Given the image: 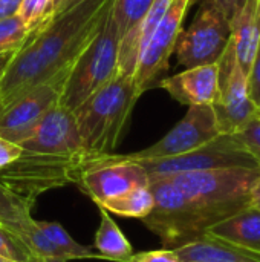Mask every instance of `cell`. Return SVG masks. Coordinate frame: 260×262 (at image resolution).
I'll list each match as a JSON object with an SVG mask.
<instances>
[{"mask_svg":"<svg viewBox=\"0 0 260 262\" xmlns=\"http://www.w3.org/2000/svg\"><path fill=\"white\" fill-rule=\"evenodd\" d=\"M28 35L29 31L18 15L0 20V54L17 51L25 43Z\"/></svg>","mask_w":260,"mask_h":262,"instance_id":"cell-26","label":"cell"},{"mask_svg":"<svg viewBox=\"0 0 260 262\" xmlns=\"http://www.w3.org/2000/svg\"><path fill=\"white\" fill-rule=\"evenodd\" d=\"M0 262H14V261H11V259H6V258L0 256Z\"/></svg>","mask_w":260,"mask_h":262,"instance_id":"cell-37","label":"cell"},{"mask_svg":"<svg viewBox=\"0 0 260 262\" xmlns=\"http://www.w3.org/2000/svg\"><path fill=\"white\" fill-rule=\"evenodd\" d=\"M205 233L260 253V210L247 207L211 226Z\"/></svg>","mask_w":260,"mask_h":262,"instance_id":"cell-18","label":"cell"},{"mask_svg":"<svg viewBox=\"0 0 260 262\" xmlns=\"http://www.w3.org/2000/svg\"><path fill=\"white\" fill-rule=\"evenodd\" d=\"M54 2L55 0H23L17 15L21 18L26 29L32 32L49 21L54 12Z\"/></svg>","mask_w":260,"mask_h":262,"instance_id":"cell-25","label":"cell"},{"mask_svg":"<svg viewBox=\"0 0 260 262\" xmlns=\"http://www.w3.org/2000/svg\"><path fill=\"white\" fill-rule=\"evenodd\" d=\"M32 262H67L63 258H41V256H35Z\"/></svg>","mask_w":260,"mask_h":262,"instance_id":"cell-35","label":"cell"},{"mask_svg":"<svg viewBox=\"0 0 260 262\" xmlns=\"http://www.w3.org/2000/svg\"><path fill=\"white\" fill-rule=\"evenodd\" d=\"M139 97L133 75L116 74L72 111L83 147L90 157L113 154Z\"/></svg>","mask_w":260,"mask_h":262,"instance_id":"cell-2","label":"cell"},{"mask_svg":"<svg viewBox=\"0 0 260 262\" xmlns=\"http://www.w3.org/2000/svg\"><path fill=\"white\" fill-rule=\"evenodd\" d=\"M0 256L14 262H32L37 256L21 241V238L0 221Z\"/></svg>","mask_w":260,"mask_h":262,"instance_id":"cell-24","label":"cell"},{"mask_svg":"<svg viewBox=\"0 0 260 262\" xmlns=\"http://www.w3.org/2000/svg\"><path fill=\"white\" fill-rule=\"evenodd\" d=\"M152 3L153 0H112L110 14L121 40L139 26Z\"/></svg>","mask_w":260,"mask_h":262,"instance_id":"cell-22","label":"cell"},{"mask_svg":"<svg viewBox=\"0 0 260 262\" xmlns=\"http://www.w3.org/2000/svg\"><path fill=\"white\" fill-rule=\"evenodd\" d=\"M219 100L213 104L221 135H234L256 115L259 107L248 95L247 74L241 68L233 38L219 60Z\"/></svg>","mask_w":260,"mask_h":262,"instance_id":"cell-9","label":"cell"},{"mask_svg":"<svg viewBox=\"0 0 260 262\" xmlns=\"http://www.w3.org/2000/svg\"><path fill=\"white\" fill-rule=\"evenodd\" d=\"M149 187L155 204L141 221L161 239L164 249L173 250L205 235L207 224L192 201L169 177L149 178Z\"/></svg>","mask_w":260,"mask_h":262,"instance_id":"cell-6","label":"cell"},{"mask_svg":"<svg viewBox=\"0 0 260 262\" xmlns=\"http://www.w3.org/2000/svg\"><path fill=\"white\" fill-rule=\"evenodd\" d=\"M18 146L29 152L87 154L83 147L74 112L60 104L48 111L34 132Z\"/></svg>","mask_w":260,"mask_h":262,"instance_id":"cell-14","label":"cell"},{"mask_svg":"<svg viewBox=\"0 0 260 262\" xmlns=\"http://www.w3.org/2000/svg\"><path fill=\"white\" fill-rule=\"evenodd\" d=\"M196 0H172L155 28L144 52L139 57L133 78L139 94L146 92L155 83L161 74L169 69V61L175 52L176 41L184 29V20Z\"/></svg>","mask_w":260,"mask_h":262,"instance_id":"cell-10","label":"cell"},{"mask_svg":"<svg viewBox=\"0 0 260 262\" xmlns=\"http://www.w3.org/2000/svg\"><path fill=\"white\" fill-rule=\"evenodd\" d=\"M231 40V21L213 0H201L199 9L175 46L176 58L185 69L218 63Z\"/></svg>","mask_w":260,"mask_h":262,"instance_id":"cell-7","label":"cell"},{"mask_svg":"<svg viewBox=\"0 0 260 262\" xmlns=\"http://www.w3.org/2000/svg\"><path fill=\"white\" fill-rule=\"evenodd\" d=\"M169 178L192 201L210 229L250 207L253 190L260 181V170L230 167L176 173Z\"/></svg>","mask_w":260,"mask_h":262,"instance_id":"cell-3","label":"cell"},{"mask_svg":"<svg viewBox=\"0 0 260 262\" xmlns=\"http://www.w3.org/2000/svg\"><path fill=\"white\" fill-rule=\"evenodd\" d=\"M181 262H260V253L234 246L224 239L202 235L201 238L173 249Z\"/></svg>","mask_w":260,"mask_h":262,"instance_id":"cell-16","label":"cell"},{"mask_svg":"<svg viewBox=\"0 0 260 262\" xmlns=\"http://www.w3.org/2000/svg\"><path fill=\"white\" fill-rule=\"evenodd\" d=\"M129 262H181L172 249H161V250H149L133 253Z\"/></svg>","mask_w":260,"mask_h":262,"instance_id":"cell-29","label":"cell"},{"mask_svg":"<svg viewBox=\"0 0 260 262\" xmlns=\"http://www.w3.org/2000/svg\"><path fill=\"white\" fill-rule=\"evenodd\" d=\"M133 161L144 167L149 178L230 167L259 169L256 161L242 147V144L238 141L234 135H219L207 144L176 157Z\"/></svg>","mask_w":260,"mask_h":262,"instance_id":"cell-8","label":"cell"},{"mask_svg":"<svg viewBox=\"0 0 260 262\" xmlns=\"http://www.w3.org/2000/svg\"><path fill=\"white\" fill-rule=\"evenodd\" d=\"M219 127L213 106H188L185 117L159 141L132 154H121L126 160H153L176 157L195 150L219 137Z\"/></svg>","mask_w":260,"mask_h":262,"instance_id":"cell-11","label":"cell"},{"mask_svg":"<svg viewBox=\"0 0 260 262\" xmlns=\"http://www.w3.org/2000/svg\"><path fill=\"white\" fill-rule=\"evenodd\" d=\"M100 210V224L95 232L93 249L101 256V259L115 262H129L130 256L135 253L130 243L120 230L116 223L112 220L110 213L98 206Z\"/></svg>","mask_w":260,"mask_h":262,"instance_id":"cell-19","label":"cell"},{"mask_svg":"<svg viewBox=\"0 0 260 262\" xmlns=\"http://www.w3.org/2000/svg\"><path fill=\"white\" fill-rule=\"evenodd\" d=\"M153 204L155 201H153L152 190L149 186H144V187H136L124 195L107 200L103 204H97V206H101L112 215L143 220L152 212Z\"/></svg>","mask_w":260,"mask_h":262,"instance_id":"cell-20","label":"cell"},{"mask_svg":"<svg viewBox=\"0 0 260 262\" xmlns=\"http://www.w3.org/2000/svg\"><path fill=\"white\" fill-rule=\"evenodd\" d=\"M230 21L238 61L248 75L260 40V0H247Z\"/></svg>","mask_w":260,"mask_h":262,"instance_id":"cell-17","label":"cell"},{"mask_svg":"<svg viewBox=\"0 0 260 262\" xmlns=\"http://www.w3.org/2000/svg\"><path fill=\"white\" fill-rule=\"evenodd\" d=\"M32 204L25 198L18 196L9 187L0 181V221L8 227L14 229L29 221Z\"/></svg>","mask_w":260,"mask_h":262,"instance_id":"cell-23","label":"cell"},{"mask_svg":"<svg viewBox=\"0 0 260 262\" xmlns=\"http://www.w3.org/2000/svg\"><path fill=\"white\" fill-rule=\"evenodd\" d=\"M60 3H61V0H55V2H54V11L57 9V6H58ZM52 14H54V12H52Z\"/></svg>","mask_w":260,"mask_h":262,"instance_id":"cell-36","label":"cell"},{"mask_svg":"<svg viewBox=\"0 0 260 262\" xmlns=\"http://www.w3.org/2000/svg\"><path fill=\"white\" fill-rule=\"evenodd\" d=\"M80 2H83V0H61V3L57 6V9L54 11V14L51 15V18L52 17H58V15H61V14H64L66 11H69L70 8H74L75 5H78ZM49 18V20H51Z\"/></svg>","mask_w":260,"mask_h":262,"instance_id":"cell-33","label":"cell"},{"mask_svg":"<svg viewBox=\"0 0 260 262\" xmlns=\"http://www.w3.org/2000/svg\"><path fill=\"white\" fill-rule=\"evenodd\" d=\"M15 51H11V52H5V54H0V77L3 75V72L6 71L8 64L11 63V58L14 57Z\"/></svg>","mask_w":260,"mask_h":262,"instance_id":"cell-34","label":"cell"},{"mask_svg":"<svg viewBox=\"0 0 260 262\" xmlns=\"http://www.w3.org/2000/svg\"><path fill=\"white\" fill-rule=\"evenodd\" d=\"M248 80V95L251 101L260 109V40L250 68V72L247 75Z\"/></svg>","mask_w":260,"mask_h":262,"instance_id":"cell-28","label":"cell"},{"mask_svg":"<svg viewBox=\"0 0 260 262\" xmlns=\"http://www.w3.org/2000/svg\"><path fill=\"white\" fill-rule=\"evenodd\" d=\"M97 158L89 154L66 155L21 149L15 161L0 169V181L34 206L35 200L48 190L78 184Z\"/></svg>","mask_w":260,"mask_h":262,"instance_id":"cell-4","label":"cell"},{"mask_svg":"<svg viewBox=\"0 0 260 262\" xmlns=\"http://www.w3.org/2000/svg\"><path fill=\"white\" fill-rule=\"evenodd\" d=\"M112 6V5H110ZM120 32L110 8L92 40L80 52L58 91V104L75 111L118 74Z\"/></svg>","mask_w":260,"mask_h":262,"instance_id":"cell-5","label":"cell"},{"mask_svg":"<svg viewBox=\"0 0 260 262\" xmlns=\"http://www.w3.org/2000/svg\"><path fill=\"white\" fill-rule=\"evenodd\" d=\"M110 5L112 0H83L29 32L0 77V106L38 86L60 91Z\"/></svg>","mask_w":260,"mask_h":262,"instance_id":"cell-1","label":"cell"},{"mask_svg":"<svg viewBox=\"0 0 260 262\" xmlns=\"http://www.w3.org/2000/svg\"><path fill=\"white\" fill-rule=\"evenodd\" d=\"M242 147L251 155L260 169V118L256 115L242 130L234 134Z\"/></svg>","mask_w":260,"mask_h":262,"instance_id":"cell-27","label":"cell"},{"mask_svg":"<svg viewBox=\"0 0 260 262\" xmlns=\"http://www.w3.org/2000/svg\"><path fill=\"white\" fill-rule=\"evenodd\" d=\"M38 229L63 252L64 258L69 259H101L92 247L81 246L64 230V227L54 221H35Z\"/></svg>","mask_w":260,"mask_h":262,"instance_id":"cell-21","label":"cell"},{"mask_svg":"<svg viewBox=\"0 0 260 262\" xmlns=\"http://www.w3.org/2000/svg\"><path fill=\"white\" fill-rule=\"evenodd\" d=\"M55 104H58V91L51 86L34 88L5 103L0 106V137L20 144Z\"/></svg>","mask_w":260,"mask_h":262,"instance_id":"cell-13","label":"cell"},{"mask_svg":"<svg viewBox=\"0 0 260 262\" xmlns=\"http://www.w3.org/2000/svg\"><path fill=\"white\" fill-rule=\"evenodd\" d=\"M21 154V147L15 143H11L0 137V169L6 167L12 161H15Z\"/></svg>","mask_w":260,"mask_h":262,"instance_id":"cell-30","label":"cell"},{"mask_svg":"<svg viewBox=\"0 0 260 262\" xmlns=\"http://www.w3.org/2000/svg\"><path fill=\"white\" fill-rule=\"evenodd\" d=\"M221 9H222V12L231 20L236 14H238V11L245 5V2L247 0H213Z\"/></svg>","mask_w":260,"mask_h":262,"instance_id":"cell-31","label":"cell"},{"mask_svg":"<svg viewBox=\"0 0 260 262\" xmlns=\"http://www.w3.org/2000/svg\"><path fill=\"white\" fill-rule=\"evenodd\" d=\"M173 100L185 106H213L219 100V61L188 68L156 83Z\"/></svg>","mask_w":260,"mask_h":262,"instance_id":"cell-15","label":"cell"},{"mask_svg":"<svg viewBox=\"0 0 260 262\" xmlns=\"http://www.w3.org/2000/svg\"><path fill=\"white\" fill-rule=\"evenodd\" d=\"M77 186L95 204H103L136 187L149 186V175L136 161L126 160L120 154H107L93 161Z\"/></svg>","mask_w":260,"mask_h":262,"instance_id":"cell-12","label":"cell"},{"mask_svg":"<svg viewBox=\"0 0 260 262\" xmlns=\"http://www.w3.org/2000/svg\"><path fill=\"white\" fill-rule=\"evenodd\" d=\"M23 0H0V20L17 15Z\"/></svg>","mask_w":260,"mask_h":262,"instance_id":"cell-32","label":"cell"},{"mask_svg":"<svg viewBox=\"0 0 260 262\" xmlns=\"http://www.w3.org/2000/svg\"><path fill=\"white\" fill-rule=\"evenodd\" d=\"M257 117H259V118H260V109H259V111H257Z\"/></svg>","mask_w":260,"mask_h":262,"instance_id":"cell-38","label":"cell"}]
</instances>
